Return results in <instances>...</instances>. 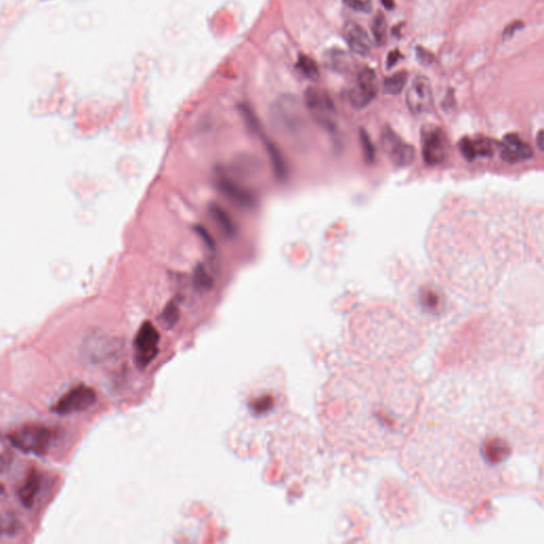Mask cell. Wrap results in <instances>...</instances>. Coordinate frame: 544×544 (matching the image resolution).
Masks as SVG:
<instances>
[{
  "mask_svg": "<svg viewBox=\"0 0 544 544\" xmlns=\"http://www.w3.org/2000/svg\"><path fill=\"white\" fill-rule=\"evenodd\" d=\"M422 156L428 165H440L448 156V139L437 126H426L421 132Z\"/></svg>",
  "mask_w": 544,
  "mask_h": 544,
  "instance_id": "52a82bcc",
  "label": "cell"
},
{
  "mask_svg": "<svg viewBox=\"0 0 544 544\" xmlns=\"http://www.w3.org/2000/svg\"><path fill=\"white\" fill-rule=\"evenodd\" d=\"M381 143L395 165L406 167L415 161V147L405 143L391 128H384L381 134Z\"/></svg>",
  "mask_w": 544,
  "mask_h": 544,
  "instance_id": "9c48e42d",
  "label": "cell"
},
{
  "mask_svg": "<svg viewBox=\"0 0 544 544\" xmlns=\"http://www.w3.org/2000/svg\"><path fill=\"white\" fill-rule=\"evenodd\" d=\"M402 56H402L400 50H393V52H389L388 56H387V68L391 70V67L395 66V65L399 62V60Z\"/></svg>",
  "mask_w": 544,
  "mask_h": 544,
  "instance_id": "d6a6232c",
  "label": "cell"
},
{
  "mask_svg": "<svg viewBox=\"0 0 544 544\" xmlns=\"http://www.w3.org/2000/svg\"><path fill=\"white\" fill-rule=\"evenodd\" d=\"M8 467H9V462H8L7 458L5 456L0 455V473L7 470Z\"/></svg>",
  "mask_w": 544,
  "mask_h": 544,
  "instance_id": "836d02e7",
  "label": "cell"
},
{
  "mask_svg": "<svg viewBox=\"0 0 544 544\" xmlns=\"http://www.w3.org/2000/svg\"><path fill=\"white\" fill-rule=\"evenodd\" d=\"M3 492V486H1V484H0V494Z\"/></svg>",
  "mask_w": 544,
  "mask_h": 544,
  "instance_id": "74e56055",
  "label": "cell"
},
{
  "mask_svg": "<svg viewBox=\"0 0 544 544\" xmlns=\"http://www.w3.org/2000/svg\"><path fill=\"white\" fill-rule=\"evenodd\" d=\"M523 27H524V24H523L521 20H515V22H511V24H509V25L505 28L504 32H503V36H504V38H511L515 32L519 31L520 29H522Z\"/></svg>",
  "mask_w": 544,
  "mask_h": 544,
  "instance_id": "4dcf8cb0",
  "label": "cell"
},
{
  "mask_svg": "<svg viewBox=\"0 0 544 544\" xmlns=\"http://www.w3.org/2000/svg\"><path fill=\"white\" fill-rule=\"evenodd\" d=\"M304 101L317 123L326 129L334 128L335 105L328 93L310 87L304 95Z\"/></svg>",
  "mask_w": 544,
  "mask_h": 544,
  "instance_id": "ba28073f",
  "label": "cell"
},
{
  "mask_svg": "<svg viewBox=\"0 0 544 544\" xmlns=\"http://www.w3.org/2000/svg\"><path fill=\"white\" fill-rule=\"evenodd\" d=\"M344 36L349 48L358 56H366L370 54L371 40L364 28L356 22H348L345 26Z\"/></svg>",
  "mask_w": 544,
  "mask_h": 544,
  "instance_id": "5bb4252c",
  "label": "cell"
},
{
  "mask_svg": "<svg viewBox=\"0 0 544 544\" xmlns=\"http://www.w3.org/2000/svg\"><path fill=\"white\" fill-rule=\"evenodd\" d=\"M96 391L86 385H78L67 391L52 405V413L60 416L81 413L96 403Z\"/></svg>",
  "mask_w": 544,
  "mask_h": 544,
  "instance_id": "5b68a950",
  "label": "cell"
},
{
  "mask_svg": "<svg viewBox=\"0 0 544 544\" xmlns=\"http://www.w3.org/2000/svg\"><path fill=\"white\" fill-rule=\"evenodd\" d=\"M529 405L506 393L446 395L428 403L403 448V464L444 500L470 503L511 487L515 464L541 446Z\"/></svg>",
  "mask_w": 544,
  "mask_h": 544,
  "instance_id": "6da1fadb",
  "label": "cell"
},
{
  "mask_svg": "<svg viewBox=\"0 0 544 544\" xmlns=\"http://www.w3.org/2000/svg\"><path fill=\"white\" fill-rule=\"evenodd\" d=\"M196 232L197 234H198V236L204 241V243H206L210 249H215L214 241H213L212 236H211L210 233H208V231H206V229L202 228V227H197Z\"/></svg>",
  "mask_w": 544,
  "mask_h": 544,
  "instance_id": "1f68e13d",
  "label": "cell"
},
{
  "mask_svg": "<svg viewBox=\"0 0 544 544\" xmlns=\"http://www.w3.org/2000/svg\"><path fill=\"white\" fill-rule=\"evenodd\" d=\"M40 485H42L40 475L36 471H32L18 491V497L24 506L27 508L33 506L36 497L40 492Z\"/></svg>",
  "mask_w": 544,
  "mask_h": 544,
  "instance_id": "e0dca14e",
  "label": "cell"
},
{
  "mask_svg": "<svg viewBox=\"0 0 544 544\" xmlns=\"http://www.w3.org/2000/svg\"><path fill=\"white\" fill-rule=\"evenodd\" d=\"M408 74L405 70L395 73L384 80V89L389 95H399L405 87Z\"/></svg>",
  "mask_w": 544,
  "mask_h": 544,
  "instance_id": "44dd1931",
  "label": "cell"
},
{
  "mask_svg": "<svg viewBox=\"0 0 544 544\" xmlns=\"http://www.w3.org/2000/svg\"><path fill=\"white\" fill-rule=\"evenodd\" d=\"M406 103L414 114H423L432 111L434 107L433 89L426 77L418 76L414 79L406 95Z\"/></svg>",
  "mask_w": 544,
  "mask_h": 544,
  "instance_id": "8fae6325",
  "label": "cell"
},
{
  "mask_svg": "<svg viewBox=\"0 0 544 544\" xmlns=\"http://www.w3.org/2000/svg\"><path fill=\"white\" fill-rule=\"evenodd\" d=\"M377 75L371 68L359 70L354 85L349 92V100L354 109H363L368 107L377 96Z\"/></svg>",
  "mask_w": 544,
  "mask_h": 544,
  "instance_id": "30bf717a",
  "label": "cell"
},
{
  "mask_svg": "<svg viewBox=\"0 0 544 544\" xmlns=\"http://www.w3.org/2000/svg\"><path fill=\"white\" fill-rule=\"evenodd\" d=\"M501 158L506 163L515 164L525 161L533 156V148L529 144L525 143L517 134L511 133L505 136L500 144Z\"/></svg>",
  "mask_w": 544,
  "mask_h": 544,
  "instance_id": "4fadbf2b",
  "label": "cell"
},
{
  "mask_svg": "<svg viewBox=\"0 0 544 544\" xmlns=\"http://www.w3.org/2000/svg\"><path fill=\"white\" fill-rule=\"evenodd\" d=\"M15 529L13 521L5 515H0V536L8 535Z\"/></svg>",
  "mask_w": 544,
  "mask_h": 544,
  "instance_id": "f546056e",
  "label": "cell"
},
{
  "mask_svg": "<svg viewBox=\"0 0 544 544\" xmlns=\"http://www.w3.org/2000/svg\"><path fill=\"white\" fill-rule=\"evenodd\" d=\"M371 30H372L373 38H375L377 45L379 46L385 45L387 38V22L383 12H377V15L373 18Z\"/></svg>",
  "mask_w": 544,
  "mask_h": 544,
  "instance_id": "7402d4cb",
  "label": "cell"
},
{
  "mask_svg": "<svg viewBox=\"0 0 544 544\" xmlns=\"http://www.w3.org/2000/svg\"><path fill=\"white\" fill-rule=\"evenodd\" d=\"M215 184L225 196L239 206L243 208H252L255 206V198L252 192L237 183L234 179L230 178L222 170L218 169L215 174Z\"/></svg>",
  "mask_w": 544,
  "mask_h": 544,
  "instance_id": "7c38bea8",
  "label": "cell"
},
{
  "mask_svg": "<svg viewBox=\"0 0 544 544\" xmlns=\"http://www.w3.org/2000/svg\"><path fill=\"white\" fill-rule=\"evenodd\" d=\"M381 3L387 10H393V8H395V1L393 0H381Z\"/></svg>",
  "mask_w": 544,
  "mask_h": 544,
  "instance_id": "e575fe53",
  "label": "cell"
},
{
  "mask_svg": "<svg viewBox=\"0 0 544 544\" xmlns=\"http://www.w3.org/2000/svg\"><path fill=\"white\" fill-rule=\"evenodd\" d=\"M210 214L213 220L218 225L219 229L222 231L223 234L227 237H234L237 234V227L234 220L231 218L230 215L227 211L223 210L218 204H211Z\"/></svg>",
  "mask_w": 544,
  "mask_h": 544,
  "instance_id": "ac0fdd59",
  "label": "cell"
},
{
  "mask_svg": "<svg viewBox=\"0 0 544 544\" xmlns=\"http://www.w3.org/2000/svg\"><path fill=\"white\" fill-rule=\"evenodd\" d=\"M272 406H273V399L269 395H265L255 399L251 404V409L255 414H265L271 409Z\"/></svg>",
  "mask_w": 544,
  "mask_h": 544,
  "instance_id": "4316f807",
  "label": "cell"
},
{
  "mask_svg": "<svg viewBox=\"0 0 544 544\" xmlns=\"http://www.w3.org/2000/svg\"><path fill=\"white\" fill-rule=\"evenodd\" d=\"M361 141L366 161L368 163H372L373 160H375V147H373L372 143H371L370 137H369L368 134L364 130L361 131Z\"/></svg>",
  "mask_w": 544,
  "mask_h": 544,
  "instance_id": "484cf974",
  "label": "cell"
},
{
  "mask_svg": "<svg viewBox=\"0 0 544 544\" xmlns=\"http://www.w3.org/2000/svg\"><path fill=\"white\" fill-rule=\"evenodd\" d=\"M263 139L266 150H267L268 154H269L272 168L275 170V174H277L278 178L283 180L288 176L287 164H286L285 160H284V156H282L279 148L272 143L269 139H267V137L263 136Z\"/></svg>",
  "mask_w": 544,
  "mask_h": 544,
  "instance_id": "d6986e66",
  "label": "cell"
},
{
  "mask_svg": "<svg viewBox=\"0 0 544 544\" xmlns=\"http://www.w3.org/2000/svg\"><path fill=\"white\" fill-rule=\"evenodd\" d=\"M418 303L421 312L433 319L441 316L444 312V304L441 296L430 288H424L420 292Z\"/></svg>",
  "mask_w": 544,
  "mask_h": 544,
  "instance_id": "2e32d148",
  "label": "cell"
},
{
  "mask_svg": "<svg viewBox=\"0 0 544 544\" xmlns=\"http://www.w3.org/2000/svg\"><path fill=\"white\" fill-rule=\"evenodd\" d=\"M347 347L361 363L403 365L419 353L423 338L403 317L373 310L351 322Z\"/></svg>",
  "mask_w": 544,
  "mask_h": 544,
  "instance_id": "3957f363",
  "label": "cell"
},
{
  "mask_svg": "<svg viewBox=\"0 0 544 544\" xmlns=\"http://www.w3.org/2000/svg\"><path fill=\"white\" fill-rule=\"evenodd\" d=\"M344 3L350 9L363 13H369L372 10V0H344Z\"/></svg>",
  "mask_w": 544,
  "mask_h": 544,
  "instance_id": "83f0119b",
  "label": "cell"
},
{
  "mask_svg": "<svg viewBox=\"0 0 544 544\" xmlns=\"http://www.w3.org/2000/svg\"><path fill=\"white\" fill-rule=\"evenodd\" d=\"M402 28H403V25H402V24L401 25L399 24V25L395 26L393 29V36H398V38H399L400 34H401Z\"/></svg>",
  "mask_w": 544,
  "mask_h": 544,
  "instance_id": "d590c367",
  "label": "cell"
},
{
  "mask_svg": "<svg viewBox=\"0 0 544 544\" xmlns=\"http://www.w3.org/2000/svg\"><path fill=\"white\" fill-rule=\"evenodd\" d=\"M326 65L331 70L347 73L352 68V58L344 50H331L326 56Z\"/></svg>",
  "mask_w": 544,
  "mask_h": 544,
  "instance_id": "ffe728a7",
  "label": "cell"
},
{
  "mask_svg": "<svg viewBox=\"0 0 544 544\" xmlns=\"http://www.w3.org/2000/svg\"><path fill=\"white\" fill-rule=\"evenodd\" d=\"M538 144H539L540 150H542V148H543V145H542V131H540L539 135H538Z\"/></svg>",
  "mask_w": 544,
  "mask_h": 544,
  "instance_id": "8d00e7d4",
  "label": "cell"
},
{
  "mask_svg": "<svg viewBox=\"0 0 544 544\" xmlns=\"http://www.w3.org/2000/svg\"><path fill=\"white\" fill-rule=\"evenodd\" d=\"M179 318H180V310L178 306L174 302H170L162 312V322L165 326H172L178 322Z\"/></svg>",
  "mask_w": 544,
  "mask_h": 544,
  "instance_id": "d4e9b609",
  "label": "cell"
},
{
  "mask_svg": "<svg viewBox=\"0 0 544 544\" xmlns=\"http://www.w3.org/2000/svg\"><path fill=\"white\" fill-rule=\"evenodd\" d=\"M416 56H417L418 61L421 63L422 65H430L434 62V54L432 52H428L425 48L418 46L416 48Z\"/></svg>",
  "mask_w": 544,
  "mask_h": 544,
  "instance_id": "f1b7e54d",
  "label": "cell"
},
{
  "mask_svg": "<svg viewBox=\"0 0 544 544\" xmlns=\"http://www.w3.org/2000/svg\"><path fill=\"white\" fill-rule=\"evenodd\" d=\"M192 281H194L196 289L200 290V292H208L214 286V280L212 279L208 270L202 264L197 266L196 269H195Z\"/></svg>",
  "mask_w": 544,
  "mask_h": 544,
  "instance_id": "603a6c76",
  "label": "cell"
},
{
  "mask_svg": "<svg viewBox=\"0 0 544 544\" xmlns=\"http://www.w3.org/2000/svg\"><path fill=\"white\" fill-rule=\"evenodd\" d=\"M298 70L301 72L303 76H305L308 79H317L319 76V70H318V66H317L316 62L310 56H300L299 61L297 64Z\"/></svg>",
  "mask_w": 544,
  "mask_h": 544,
  "instance_id": "cb8c5ba5",
  "label": "cell"
},
{
  "mask_svg": "<svg viewBox=\"0 0 544 544\" xmlns=\"http://www.w3.org/2000/svg\"><path fill=\"white\" fill-rule=\"evenodd\" d=\"M52 440V430L38 424L22 426L10 435V441L14 448L22 452L38 455H43L47 452Z\"/></svg>",
  "mask_w": 544,
  "mask_h": 544,
  "instance_id": "277c9868",
  "label": "cell"
},
{
  "mask_svg": "<svg viewBox=\"0 0 544 544\" xmlns=\"http://www.w3.org/2000/svg\"><path fill=\"white\" fill-rule=\"evenodd\" d=\"M423 391L403 365L363 363L333 383L328 420L346 452L379 456L403 448L422 411Z\"/></svg>",
  "mask_w": 544,
  "mask_h": 544,
  "instance_id": "7a4b0ae2",
  "label": "cell"
},
{
  "mask_svg": "<svg viewBox=\"0 0 544 544\" xmlns=\"http://www.w3.org/2000/svg\"><path fill=\"white\" fill-rule=\"evenodd\" d=\"M460 148L464 158L468 161H473L478 156L489 158V156H492L494 146H493L492 141L485 139V137L484 139H475L464 137L460 141Z\"/></svg>",
  "mask_w": 544,
  "mask_h": 544,
  "instance_id": "9a60e30c",
  "label": "cell"
},
{
  "mask_svg": "<svg viewBox=\"0 0 544 544\" xmlns=\"http://www.w3.org/2000/svg\"><path fill=\"white\" fill-rule=\"evenodd\" d=\"M160 333L151 322L142 324L134 339V361L139 368H145L151 364L158 353Z\"/></svg>",
  "mask_w": 544,
  "mask_h": 544,
  "instance_id": "8992f818",
  "label": "cell"
}]
</instances>
